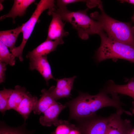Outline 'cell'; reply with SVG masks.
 Here are the masks:
<instances>
[{
  "label": "cell",
  "instance_id": "9c48e42d",
  "mask_svg": "<svg viewBox=\"0 0 134 134\" xmlns=\"http://www.w3.org/2000/svg\"><path fill=\"white\" fill-rule=\"evenodd\" d=\"M127 81V84L120 85L116 84L113 80H109L103 89L108 94H120L132 97L133 100L130 109L132 113L134 114V78L133 77Z\"/></svg>",
  "mask_w": 134,
  "mask_h": 134
},
{
  "label": "cell",
  "instance_id": "ac0fdd59",
  "mask_svg": "<svg viewBox=\"0 0 134 134\" xmlns=\"http://www.w3.org/2000/svg\"><path fill=\"white\" fill-rule=\"evenodd\" d=\"M28 92L25 87L16 85L10 97L7 110L13 109L15 110Z\"/></svg>",
  "mask_w": 134,
  "mask_h": 134
},
{
  "label": "cell",
  "instance_id": "5b68a950",
  "mask_svg": "<svg viewBox=\"0 0 134 134\" xmlns=\"http://www.w3.org/2000/svg\"><path fill=\"white\" fill-rule=\"evenodd\" d=\"M54 2L53 0H40L30 18L22 25L21 32L23 34L22 42L19 46L15 47L11 52L13 56L15 57L18 58L20 61H23L22 54L24 48L40 16L45 10L54 8Z\"/></svg>",
  "mask_w": 134,
  "mask_h": 134
},
{
  "label": "cell",
  "instance_id": "ffe728a7",
  "mask_svg": "<svg viewBox=\"0 0 134 134\" xmlns=\"http://www.w3.org/2000/svg\"><path fill=\"white\" fill-rule=\"evenodd\" d=\"M15 58L10 53L8 48L0 41V62L13 66L15 63Z\"/></svg>",
  "mask_w": 134,
  "mask_h": 134
},
{
  "label": "cell",
  "instance_id": "ba28073f",
  "mask_svg": "<svg viewBox=\"0 0 134 134\" xmlns=\"http://www.w3.org/2000/svg\"><path fill=\"white\" fill-rule=\"evenodd\" d=\"M55 8L49 9L47 14L52 16L49 26L47 39L55 40L62 39L68 35V32L64 29L65 23L62 21L59 14L55 11Z\"/></svg>",
  "mask_w": 134,
  "mask_h": 134
},
{
  "label": "cell",
  "instance_id": "3957f363",
  "mask_svg": "<svg viewBox=\"0 0 134 134\" xmlns=\"http://www.w3.org/2000/svg\"><path fill=\"white\" fill-rule=\"evenodd\" d=\"M88 8V7L84 10L71 11L66 7L55 9V10L62 20L70 23L73 28L77 31L80 38L86 40L90 35L98 34L103 31L99 23L87 15Z\"/></svg>",
  "mask_w": 134,
  "mask_h": 134
},
{
  "label": "cell",
  "instance_id": "7402d4cb",
  "mask_svg": "<svg viewBox=\"0 0 134 134\" xmlns=\"http://www.w3.org/2000/svg\"><path fill=\"white\" fill-rule=\"evenodd\" d=\"M75 127V125L70 124L67 121L63 120L62 123L57 126L52 134H69Z\"/></svg>",
  "mask_w": 134,
  "mask_h": 134
},
{
  "label": "cell",
  "instance_id": "d4e9b609",
  "mask_svg": "<svg viewBox=\"0 0 134 134\" xmlns=\"http://www.w3.org/2000/svg\"><path fill=\"white\" fill-rule=\"evenodd\" d=\"M122 3L126 2L132 4L134 5V0H119Z\"/></svg>",
  "mask_w": 134,
  "mask_h": 134
},
{
  "label": "cell",
  "instance_id": "5bb4252c",
  "mask_svg": "<svg viewBox=\"0 0 134 134\" xmlns=\"http://www.w3.org/2000/svg\"><path fill=\"white\" fill-rule=\"evenodd\" d=\"M35 1L34 0H14L11 10L8 13L0 17V20L6 18L11 17L13 19L14 23L15 17L24 15L28 7Z\"/></svg>",
  "mask_w": 134,
  "mask_h": 134
},
{
  "label": "cell",
  "instance_id": "4fadbf2b",
  "mask_svg": "<svg viewBox=\"0 0 134 134\" xmlns=\"http://www.w3.org/2000/svg\"><path fill=\"white\" fill-rule=\"evenodd\" d=\"M64 43L63 39L54 40L46 39L33 50L29 52L26 57L30 60L46 56L50 52L55 50L58 45Z\"/></svg>",
  "mask_w": 134,
  "mask_h": 134
},
{
  "label": "cell",
  "instance_id": "484cf974",
  "mask_svg": "<svg viewBox=\"0 0 134 134\" xmlns=\"http://www.w3.org/2000/svg\"><path fill=\"white\" fill-rule=\"evenodd\" d=\"M132 20L133 22L134 23V13L133 16L132 17ZM133 30L134 33V26L133 27Z\"/></svg>",
  "mask_w": 134,
  "mask_h": 134
},
{
  "label": "cell",
  "instance_id": "7a4b0ae2",
  "mask_svg": "<svg viewBox=\"0 0 134 134\" xmlns=\"http://www.w3.org/2000/svg\"><path fill=\"white\" fill-rule=\"evenodd\" d=\"M98 7L100 13L95 11L91 14L90 17L99 23L108 37L134 47V34L130 24L118 21L107 15L104 11L102 2Z\"/></svg>",
  "mask_w": 134,
  "mask_h": 134
},
{
  "label": "cell",
  "instance_id": "4316f807",
  "mask_svg": "<svg viewBox=\"0 0 134 134\" xmlns=\"http://www.w3.org/2000/svg\"><path fill=\"white\" fill-rule=\"evenodd\" d=\"M129 134H134V128H133Z\"/></svg>",
  "mask_w": 134,
  "mask_h": 134
},
{
  "label": "cell",
  "instance_id": "8fae6325",
  "mask_svg": "<svg viewBox=\"0 0 134 134\" xmlns=\"http://www.w3.org/2000/svg\"><path fill=\"white\" fill-rule=\"evenodd\" d=\"M67 106L56 101L43 113L39 118L40 124L43 126H51L52 125L57 126L63 121L59 120L58 117L61 112Z\"/></svg>",
  "mask_w": 134,
  "mask_h": 134
},
{
  "label": "cell",
  "instance_id": "e0dca14e",
  "mask_svg": "<svg viewBox=\"0 0 134 134\" xmlns=\"http://www.w3.org/2000/svg\"><path fill=\"white\" fill-rule=\"evenodd\" d=\"M42 94L33 110L35 114L43 113L56 101L51 95L49 90L43 89L41 91Z\"/></svg>",
  "mask_w": 134,
  "mask_h": 134
},
{
  "label": "cell",
  "instance_id": "603a6c76",
  "mask_svg": "<svg viewBox=\"0 0 134 134\" xmlns=\"http://www.w3.org/2000/svg\"><path fill=\"white\" fill-rule=\"evenodd\" d=\"M7 65L4 63L0 62V83L4 82L5 79V72Z\"/></svg>",
  "mask_w": 134,
  "mask_h": 134
},
{
  "label": "cell",
  "instance_id": "2e32d148",
  "mask_svg": "<svg viewBox=\"0 0 134 134\" xmlns=\"http://www.w3.org/2000/svg\"><path fill=\"white\" fill-rule=\"evenodd\" d=\"M22 27L21 25L15 29L0 32V41L9 48L11 52L15 47L16 42L21 32Z\"/></svg>",
  "mask_w": 134,
  "mask_h": 134
},
{
  "label": "cell",
  "instance_id": "cb8c5ba5",
  "mask_svg": "<svg viewBox=\"0 0 134 134\" xmlns=\"http://www.w3.org/2000/svg\"><path fill=\"white\" fill-rule=\"evenodd\" d=\"M69 134H80V133L76 127L72 130Z\"/></svg>",
  "mask_w": 134,
  "mask_h": 134
},
{
  "label": "cell",
  "instance_id": "277c9868",
  "mask_svg": "<svg viewBox=\"0 0 134 134\" xmlns=\"http://www.w3.org/2000/svg\"><path fill=\"white\" fill-rule=\"evenodd\" d=\"M98 34L101 43L95 55L98 63L108 59L115 61L120 59L134 63V46L112 40L103 30Z\"/></svg>",
  "mask_w": 134,
  "mask_h": 134
},
{
  "label": "cell",
  "instance_id": "30bf717a",
  "mask_svg": "<svg viewBox=\"0 0 134 134\" xmlns=\"http://www.w3.org/2000/svg\"><path fill=\"white\" fill-rule=\"evenodd\" d=\"M76 76L69 78L55 79L57 82L56 86H52L49 89L54 99L56 100L61 98L69 97Z\"/></svg>",
  "mask_w": 134,
  "mask_h": 134
},
{
  "label": "cell",
  "instance_id": "7c38bea8",
  "mask_svg": "<svg viewBox=\"0 0 134 134\" xmlns=\"http://www.w3.org/2000/svg\"><path fill=\"white\" fill-rule=\"evenodd\" d=\"M29 68L31 70H36L42 75L47 85L51 79H54L51 68L47 56L36 58L30 60Z\"/></svg>",
  "mask_w": 134,
  "mask_h": 134
},
{
  "label": "cell",
  "instance_id": "8992f818",
  "mask_svg": "<svg viewBox=\"0 0 134 134\" xmlns=\"http://www.w3.org/2000/svg\"><path fill=\"white\" fill-rule=\"evenodd\" d=\"M112 116V114L104 117L95 113L77 120L76 127L80 134H105Z\"/></svg>",
  "mask_w": 134,
  "mask_h": 134
},
{
  "label": "cell",
  "instance_id": "d6986e66",
  "mask_svg": "<svg viewBox=\"0 0 134 134\" xmlns=\"http://www.w3.org/2000/svg\"><path fill=\"white\" fill-rule=\"evenodd\" d=\"M0 124V134H32L33 133L26 129L25 123L16 127H9L2 122Z\"/></svg>",
  "mask_w": 134,
  "mask_h": 134
},
{
  "label": "cell",
  "instance_id": "44dd1931",
  "mask_svg": "<svg viewBox=\"0 0 134 134\" xmlns=\"http://www.w3.org/2000/svg\"><path fill=\"white\" fill-rule=\"evenodd\" d=\"M13 90L4 87L3 89L0 91V111L3 115L7 110L9 100Z\"/></svg>",
  "mask_w": 134,
  "mask_h": 134
},
{
  "label": "cell",
  "instance_id": "52a82bcc",
  "mask_svg": "<svg viewBox=\"0 0 134 134\" xmlns=\"http://www.w3.org/2000/svg\"><path fill=\"white\" fill-rule=\"evenodd\" d=\"M124 112L117 111L112 114L105 134H129L133 129L130 120L123 119L121 115Z\"/></svg>",
  "mask_w": 134,
  "mask_h": 134
},
{
  "label": "cell",
  "instance_id": "9a60e30c",
  "mask_svg": "<svg viewBox=\"0 0 134 134\" xmlns=\"http://www.w3.org/2000/svg\"><path fill=\"white\" fill-rule=\"evenodd\" d=\"M38 100L36 97L32 96L28 92L15 110L21 115L25 121L34 110Z\"/></svg>",
  "mask_w": 134,
  "mask_h": 134
},
{
  "label": "cell",
  "instance_id": "6da1fadb",
  "mask_svg": "<svg viewBox=\"0 0 134 134\" xmlns=\"http://www.w3.org/2000/svg\"><path fill=\"white\" fill-rule=\"evenodd\" d=\"M108 95L103 89L95 95L79 92L77 97L65 104L69 108L70 119L77 120L86 117L96 113L100 109L107 107H113L116 111L128 113V111L123 108L125 104L121 101L118 95L111 94V98Z\"/></svg>",
  "mask_w": 134,
  "mask_h": 134
}]
</instances>
